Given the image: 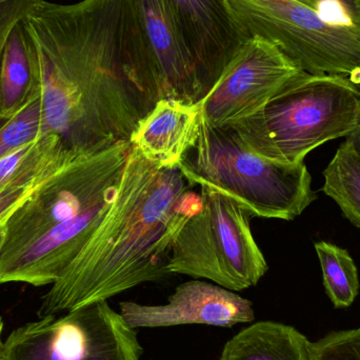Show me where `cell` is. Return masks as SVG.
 <instances>
[{
    "label": "cell",
    "instance_id": "6da1fadb",
    "mask_svg": "<svg viewBox=\"0 0 360 360\" xmlns=\"http://www.w3.org/2000/svg\"><path fill=\"white\" fill-rule=\"evenodd\" d=\"M22 22L41 71L39 135L80 155L130 141L160 101L136 0H39Z\"/></svg>",
    "mask_w": 360,
    "mask_h": 360
},
{
    "label": "cell",
    "instance_id": "e0dca14e",
    "mask_svg": "<svg viewBox=\"0 0 360 360\" xmlns=\"http://www.w3.org/2000/svg\"><path fill=\"white\" fill-rule=\"evenodd\" d=\"M323 177L325 194L335 200L345 216L360 229V154L342 143L323 171Z\"/></svg>",
    "mask_w": 360,
    "mask_h": 360
},
{
    "label": "cell",
    "instance_id": "9c48e42d",
    "mask_svg": "<svg viewBox=\"0 0 360 360\" xmlns=\"http://www.w3.org/2000/svg\"><path fill=\"white\" fill-rule=\"evenodd\" d=\"M307 74L274 44L250 38L198 101L201 116L212 127L232 126L264 110Z\"/></svg>",
    "mask_w": 360,
    "mask_h": 360
},
{
    "label": "cell",
    "instance_id": "cb8c5ba5",
    "mask_svg": "<svg viewBox=\"0 0 360 360\" xmlns=\"http://www.w3.org/2000/svg\"><path fill=\"white\" fill-rule=\"evenodd\" d=\"M348 78L355 86H360V63L359 65H357L356 69L348 76Z\"/></svg>",
    "mask_w": 360,
    "mask_h": 360
},
{
    "label": "cell",
    "instance_id": "603a6c76",
    "mask_svg": "<svg viewBox=\"0 0 360 360\" xmlns=\"http://www.w3.org/2000/svg\"><path fill=\"white\" fill-rule=\"evenodd\" d=\"M345 143H346L347 145L350 146L355 152L360 154V127L356 131H354L352 134L347 136V139Z\"/></svg>",
    "mask_w": 360,
    "mask_h": 360
},
{
    "label": "cell",
    "instance_id": "d4e9b609",
    "mask_svg": "<svg viewBox=\"0 0 360 360\" xmlns=\"http://www.w3.org/2000/svg\"><path fill=\"white\" fill-rule=\"evenodd\" d=\"M2 331H4V321L0 319V360H2V356H4V342L1 340Z\"/></svg>",
    "mask_w": 360,
    "mask_h": 360
},
{
    "label": "cell",
    "instance_id": "484cf974",
    "mask_svg": "<svg viewBox=\"0 0 360 360\" xmlns=\"http://www.w3.org/2000/svg\"><path fill=\"white\" fill-rule=\"evenodd\" d=\"M4 241V224H0V252Z\"/></svg>",
    "mask_w": 360,
    "mask_h": 360
},
{
    "label": "cell",
    "instance_id": "8992f818",
    "mask_svg": "<svg viewBox=\"0 0 360 360\" xmlns=\"http://www.w3.org/2000/svg\"><path fill=\"white\" fill-rule=\"evenodd\" d=\"M130 150V141H122L78 156L44 180L4 221L0 262L116 193Z\"/></svg>",
    "mask_w": 360,
    "mask_h": 360
},
{
    "label": "cell",
    "instance_id": "ffe728a7",
    "mask_svg": "<svg viewBox=\"0 0 360 360\" xmlns=\"http://www.w3.org/2000/svg\"><path fill=\"white\" fill-rule=\"evenodd\" d=\"M311 360H360V328L332 332L309 344Z\"/></svg>",
    "mask_w": 360,
    "mask_h": 360
},
{
    "label": "cell",
    "instance_id": "ac0fdd59",
    "mask_svg": "<svg viewBox=\"0 0 360 360\" xmlns=\"http://www.w3.org/2000/svg\"><path fill=\"white\" fill-rule=\"evenodd\" d=\"M323 269V285L335 308H348L359 295V272L346 249L327 241L315 243Z\"/></svg>",
    "mask_w": 360,
    "mask_h": 360
},
{
    "label": "cell",
    "instance_id": "7402d4cb",
    "mask_svg": "<svg viewBox=\"0 0 360 360\" xmlns=\"http://www.w3.org/2000/svg\"><path fill=\"white\" fill-rule=\"evenodd\" d=\"M39 0H0V65L11 32L23 20Z\"/></svg>",
    "mask_w": 360,
    "mask_h": 360
},
{
    "label": "cell",
    "instance_id": "44dd1931",
    "mask_svg": "<svg viewBox=\"0 0 360 360\" xmlns=\"http://www.w3.org/2000/svg\"><path fill=\"white\" fill-rule=\"evenodd\" d=\"M323 18L340 25L360 27V0H295Z\"/></svg>",
    "mask_w": 360,
    "mask_h": 360
},
{
    "label": "cell",
    "instance_id": "30bf717a",
    "mask_svg": "<svg viewBox=\"0 0 360 360\" xmlns=\"http://www.w3.org/2000/svg\"><path fill=\"white\" fill-rule=\"evenodd\" d=\"M167 1L194 65L202 99L249 38L228 0Z\"/></svg>",
    "mask_w": 360,
    "mask_h": 360
},
{
    "label": "cell",
    "instance_id": "7a4b0ae2",
    "mask_svg": "<svg viewBox=\"0 0 360 360\" xmlns=\"http://www.w3.org/2000/svg\"><path fill=\"white\" fill-rule=\"evenodd\" d=\"M179 168L148 160L131 146L113 202L82 251L42 296L38 316L108 300L170 275L174 239L201 196Z\"/></svg>",
    "mask_w": 360,
    "mask_h": 360
},
{
    "label": "cell",
    "instance_id": "5b68a950",
    "mask_svg": "<svg viewBox=\"0 0 360 360\" xmlns=\"http://www.w3.org/2000/svg\"><path fill=\"white\" fill-rule=\"evenodd\" d=\"M200 188V207L173 243L169 273L207 279L233 292L255 287L269 266L252 234L251 216L226 195Z\"/></svg>",
    "mask_w": 360,
    "mask_h": 360
},
{
    "label": "cell",
    "instance_id": "3957f363",
    "mask_svg": "<svg viewBox=\"0 0 360 360\" xmlns=\"http://www.w3.org/2000/svg\"><path fill=\"white\" fill-rule=\"evenodd\" d=\"M191 186L234 200L251 217L293 220L316 200L306 165L281 164L248 147L229 127H212L201 116L196 145L179 167Z\"/></svg>",
    "mask_w": 360,
    "mask_h": 360
},
{
    "label": "cell",
    "instance_id": "52a82bcc",
    "mask_svg": "<svg viewBox=\"0 0 360 360\" xmlns=\"http://www.w3.org/2000/svg\"><path fill=\"white\" fill-rule=\"evenodd\" d=\"M248 38L276 46L311 75L348 77L360 63V27L340 25L295 0H228Z\"/></svg>",
    "mask_w": 360,
    "mask_h": 360
},
{
    "label": "cell",
    "instance_id": "d6986e66",
    "mask_svg": "<svg viewBox=\"0 0 360 360\" xmlns=\"http://www.w3.org/2000/svg\"><path fill=\"white\" fill-rule=\"evenodd\" d=\"M40 120L41 97L30 103L0 128V158L36 139L39 135Z\"/></svg>",
    "mask_w": 360,
    "mask_h": 360
},
{
    "label": "cell",
    "instance_id": "4316f807",
    "mask_svg": "<svg viewBox=\"0 0 360 360\" xmlns=\"http://www.w3.org/2000/svg\"><path fill=\"white\" fill-rule=\"evenodd\" d=\"M11 118L8 117V116L2 115V114H0V120H10Z\"/></svg>",
    "mask_w": 360,
    "mask_h": 360
},
{
    "label": "cell",
    "instance_id": "2e32d148",
    "mask_svg": "<svg viewBox=\"0 0 360 360\" xmlns=\"http://www.w3.org/2000/svg\"><path fill=\"white\" fill-rule=\"evenodd\" d=\"M75 158L77 156L58 141L40 139L21 168L0 188V224H4L12 212L44 180Z\"/></svg>",
    "mask_w": 360,
    "mask_h": 360
},
{
    "label": "cell",
    "instance_id": "8fae6325",
    "mask_svg": "<svg viewBox=\"0 0 360 360\" xmlns=\"http://www.w3.org/2000/svg\"><path fill=\"white\" fill-rule=\"evenodd\" d=\"M120 309L122 319L136 330L182 325L232 328L255 319L252 302L215 283L197 279L179 285L166 304L124 302Z\"/></svg>",
    "mask_w": 360,
    "mask_h": 360
},
{
    "label": "cell",
    "instance_id": "83f0119b",
    "mask_svg": "<svg viewBox=\"0 0 360 360\" xmlns=\"http://www.w3.org/2000/svg\"><path fill=\"white\" fill-rule=\"evenodd\" d=\"M6 122H8V120H0V128H1Z\"/></svg>",
    "mask_w": 360,
    "mask_h": 360
},
{
    "label": "cell",
    "instance_id": "277c9868",
    "mask_svg": "<svg viewBox=\"0 0 360 360\" xmlns=\"http://www.w3.org/2000/svg\"><path fill=\"white\" fill-rule=\"evenodd\" d=\"M359 127V86L347 76L307 74L264 110L229 128L259 155L298 165L317 147Z\"/></svg>",
    "mask_w": 360,
    "mask_h": 360
},
{
    "label": "cell",
    "instance_id": "5bb4252c",
    "mask_svg": "<svg viewBox=\"0 0 360 360\" xmlns=\"http://www.w3.org/2000/svg\"><path fill=\"white\" fill-rule=\"evenodd\" d=\"M41 71L37 53L22 21L14 27L4 46L0 65V114L14 117L41 97Z\"/></svg>",
    "mask_w": 360,
    "mask_h": 360
},
{
    "label": "cell",
    "instance_id": "9a60e30c",
    "mask_svg": "<svg viewBox=\"0 0 360 360\" xmlns=\"http://www.w3.org/2000/svg\"><path fill=\"white\" fill-rule=\"evenodd\" d=\"M309 344L291 326L259 321L231 338L219 360H311Z\"/></svg>",
    "mask_w": 360,
    "mask_h": 360
},
{
    "label": "cell",
    "instance_id": "4fadbf2b",
    "mask_svg": "<svg viewBox=\"0 0 360 360\" xmlns=\"http://www.w3.org/2000/svg\"><path fill=\"white\" fill-rule=\"evenodd\" d=\"M199 103L162 99L137 124L130 143L148 160L165 168H179L200 133Z\"/></svg>",
    "mask_w": 360,
    "mask_h": 360
},
{
    "label": "cell",
    "instance_id": "ba28073f",
    "mask_svg": "<svg viewBox=\"0 0 360 360\" xmlns=\"http://www.w3.org/2000/svg\"><path fill=\"white\" fill-rule=\"evenodd\" d=\"M143 353L136 329L103 300L17 328L2 360H141Z\"/></svg>",
    "mask_w": 360,
    "mask_h": 360
},
{
    "label": "cell",
    "instance_id": "7c38bea8",
    "mask_svg": "<svg viewBox=\"0 0 360 360\" xmlns=\"http://www.w3.org/2000/svg\"><path fill=\"white\" fill-rule=\"evenodd\" d=\"M162 99L198 103L200 90L167 0H136Z\"/></svg>",
    "mask_w": 360,
    "mask_h": 360
}]
</instances>
